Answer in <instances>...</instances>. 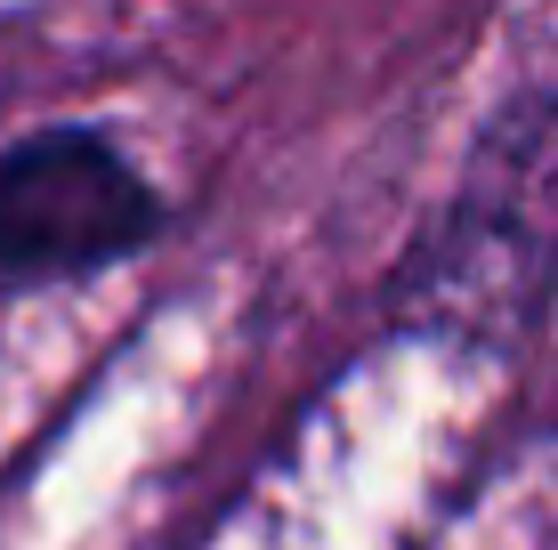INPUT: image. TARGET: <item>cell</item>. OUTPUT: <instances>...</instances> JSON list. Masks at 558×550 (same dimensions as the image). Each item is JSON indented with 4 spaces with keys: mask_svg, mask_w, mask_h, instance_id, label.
Masks as SVG:
<instances>
[{
    "mask_svg": "<svg viewBox=\"0 0 558 550\" xmlns=\"http://www.w3.org/2000/svg\"><path fill=\"white\" fill-rule=\"evenodd\" d=\"M550 453H558V396H550Z\"/></svg>",
    "mask_w": 558,
    "mask_h": 550,
    "instance_id": "3957f363",
    "label": "cell"
},
{
    "mask_svg": "<svg viewBox=\"0 0 558 550\" xmlns=\"http://www.w3.org/2000/svg\"><path fill=\"white\" fill-rule=\"evenodd\" d=\"M162 227L170 203L98 122H41L0 146V292L113 276Z\"/></svg>",
    "mask_w": 558,
    "mask_h": 550,
    "instance_id": "7a4b0ae2",
    "label": "cell"
},
{
    "mask_svg": "<svg viewBox=\"0 0 558 550\" xmlns=\"http://www.w3.org/2000/svg\"><path fill=\"white\" fill-rule=\"evenodd\" d=\"M558 292V89H518L461 155L446 211L389 283L405 340L518 356Z\"/></svg>",
    "mask_w": 558,
    "mask_h": 550,
    "instance_id": "6da1fadb",
    "label": "cell"
}]
</instances>
